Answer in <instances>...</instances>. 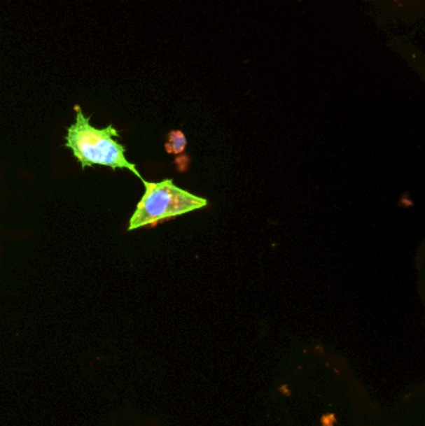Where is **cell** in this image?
<instances>
[{
	"instance_id": "cell-1",
	"label": "cell",
	"mask_w": 425,
	"mask_h": 426,
	"mask_svg": "<svg viewBox=\"0 0 425 426\" xmlns=\"http://www.w3.org/2000/svg\"><path fill=\"white\" fill-rule=\"evenodd\" d=\"M75 122L68 127L65 146L73 151L81 169L88 166H108L113 170L126 169L144 181L137 166L126 159L125 146L115 140L119 131L113 125L105 129H97L90 124V116H85L83 110L76 106Z\"/></svg>"
},
{
	"instance_id": "cell-2",
	"label": "cell",
	"mask_w": 425,
	"mask_h": 426,
	"mask_svg": "<svg viewBox=\"0 0 425 426\" xmlns=\"http://www.w3.org/2000/svg\"><path fill=\"white\" fill-rule=\"evenodd\" d=\"M145 194L137 204L129 222V231L155 225L171 217L181 216L207 206V199L177 187L172 180L148 182L144 180Z\"/></svg>"
},
{
	"instance_id": "cell-3",
	"label": "cell",
	"mask_w": 425,
	"mask_h": 426,
	"mask_svg": "<svg viewBox=\"0 0 425 426\" xmlns=\"http://www.w3.org/2000/svg\"><path fill=\"white\" fill-rule=\"evenodd\" d=\"M186 146H188V139L185 136V134L180 130L171 131L167 142L165 145V150L169 154L179 155L185 151Z\"/></svg>"
}]
</instances>
